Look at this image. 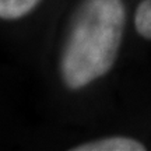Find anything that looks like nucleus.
Masks as SVG:
<instances>
[{
    "label": "nucleus",
    "mask_w": 151,
    "mask_h": 151,
    "mask_svg": "<svg viewBox=\"0 0 151 151\" xmlns=\"http://www.w3.org/2000/svg\"><path fill=\"white\" fill-rule=\"evenodd\" d=\"M122 0H86L66 41L60 71L65 84L80 90L112 69L123 35Z\"/></svg>",
    "instance_id": "1"
},
{
    "label": "nucleus",
    "mask_w": 151,
    "mask_h": 151,
    "mask_svg": "<svg viewBox=\"0 0 151 151\" xmlns=\"http://www.w3.org/2000/svg\"><path fill=\"white\" fill-rule=\"evenodd\" d=\"M74 151H144L146 147L140 141L134 140L132 137H123V136H115V137H106L101 140L90 141L86 144L71 148Z\"/></svg>",
    "instance_id": "2"
},
{
    "label": "nucleus",
    "mask_w": 151,
    "mask_h": 151,
    "mask_svg": "<svg viewBox=\"0 0 151 151\" xmlns=\"http://www.w3.org/2000/svg\"><path fill=\"white\" fill-rule=\"evenodd\" d=\"M39 3V0H0V18L17 20L27 16Z\"/></svg>",
    "instance_id": "3"
},
{
    "label": "nucleus",
    "mask_w": 151,
    "mask_h": 151,
    "mask_svg": "<svg viewBox=\"0 0 151 151\" xmlns=\"http://www.w3.org/2000/svg\"><path fill=\"white\" fill-rule=\"evenodd\" d=\"M136 31L143 38L151 39V0H143L134 14Z\"/></svg>",
    "instance_id": "4"
}]
</instances>
